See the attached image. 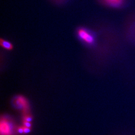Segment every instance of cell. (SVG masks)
Listing matches in <instances>:
<instances>
[{"instance_id":"cell-1","label":"cell","mask_w":135,"mask_h":135,"mask_svg":"<svg viewBox=\"0 0 135 135\" xmlns=\"http://www.w3.org/2000/svg\"><path fill=\"white\" fill-rule=\"evenodd\" d=\"M77 35L79 40L87 45L92 46L95 43V36L88 29L80 28L77 31Z\"/></svg>"},{"instance_id":"cell-2","label":"cell","mask_w":135,"mask_h":135,"mask_svg":"<svg viewBox=\"0 0 135 135\" xmlns=\"http://www.w3.org/2000/svg\"><path fill=\"white\" fill-rule=\"evenodd\" d=\"M1 135H13L14 127L12 122L6 116L1 117L0 125Z\"/></svg>"},{"instance_id":"cell-3","label":"cell","mask_w":135,"mask_h":135,"mask_svg":"<svg viewBox=\"0 0 135 135\" xmlns=\"http://www.w3.org/2000/svg\"><path fill=\"white\" fill-rule=\"evenodd\" d=\"M13 104L17 109L22 111L23 114L29 113V102L25 97L19 95L15 97L13 100Z\"/></svg>"},{"instance_id":"cell-4","label":"cell","mask_w":135,"mask_h":135,"mask_svg":"<svg viewBox=\"0 0 135 135\" xmlns=\"http://www.w3.org/2000/svg\"><path fill=\"white\" fill-rule=\"evenodd\" d=\"M124 0H104L106 5L112 7L117 8L123 5Z\"/></svg>"},{"instance_id":"cell-5","label":"cell","mask_w":135,"mask_h":135,"mask_svg":"<svg viewBox=\"0 0 135 135\" xmlns=\"http://www.w3.org/2000/svg\"><path fill=\"white\" fill-rule=\"evenodd\" d=\"M1 45L4 48L8 50H11L13 49V45L12 43L5 40H1Z\"/></svg>"}]
</instances>
